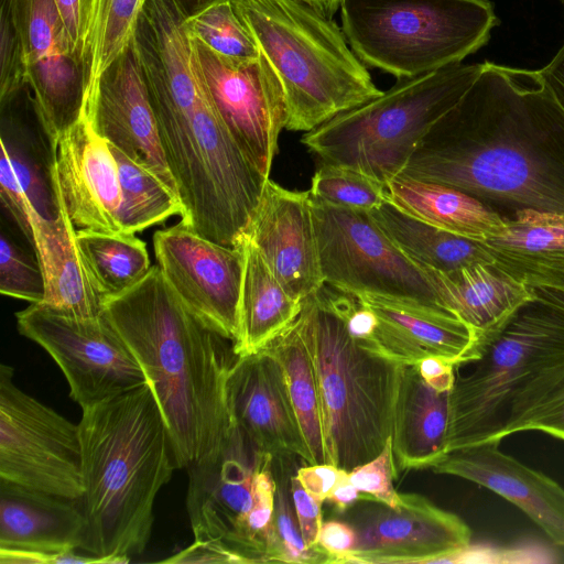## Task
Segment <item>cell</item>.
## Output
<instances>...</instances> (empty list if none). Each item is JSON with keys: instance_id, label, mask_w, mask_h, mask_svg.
<instances>
[{"instance_id": "40", "label": "cell", "mask_w": 564, "mask_h": 564, "mask_svg": "<svg viewBox=\"0 0 564 564\" xmlns=\"http://www.w3.org/2000/svg\"><path fill=\"white\" fill-rule=\"evenodd\" d=\"M0 292L30 303H42L45 295L43 271L31 245L19 243L11 229L1 225Z\"/></svg>"}, {"instance_id": "1", "label": "cell", "mask_w": 564, "mask_h": 564, "mask_svg": "<svg viewBox=\"0 0 564 564\" xmlns=\"http://www.w3.org/2000/svg\"><path fill=\"white\" fill-rule=\"evenodd\" d=\"M398 176L458 188L505 220L564 215V110L540 70L486 61Z\"/></svg>"}, {"instance_id": "3", "label": "cell", "mask_w": 564, "mask_h": 564, "mask_svg": "<svg viewBox=\"0 0 564 564\" xmlns=\"http://www.w3.org/2000/svg\"><path fill=\"white\" fill-rule=\"evenodd\" d=\"M82 411V552L128 563L147 547L155 498L178 468L172 437L148 382Z\"/></svg>"}, {"instance_id": "29", "label": "cell", "mask_w": 564, "mask_h": 564, "mask_svg": "<svg viewBox=\"0 0 564 564\" xmlns=\"http://www.w3.org/2000/svg\"><path fill=\"white\" fill-rule=\"evenodd\" d=\"M237 246L243 253V275L234 351L243 356L259 351L289 327L299 316L303 301L286 291L247 237Z\"/></svg>"}, {"instance_id": "32", "label": "cell", "mask_w": 564, "mask_h": 564, "mask_svg": "<svg viewBox=\"0 0 564 564\" xmlns=\"http://www.w3.org/2000/svg\"><path fill=\"white\" fill-rule=\"evenodd\" d=\"M262 349L271 354L282 367L312 465L326 463L317 384L296 319Z\"/></svg>"}, {"instance_id": "22", "label": "cell", "mask_w": 564, "mask_h": 564, "mask_svg": "<svg viewBox=\"0 0 564 564\" xmlns=\"http://www.w3.org/2000/svg\"><path fill=\"white\" fill-rule=\"evenodd\" d=\"M0 101L1 154L21 186L34 228L40 220L58 217L63 207L55 176L57 141L43 121L28 85Z\"/></svg>"}, {"instance_id": "14", "label": "cell", "mask_w": 564, "mask_h": 564, "mask_svg": "<svg viewBox=\"0 0 564 564\" xmlns=\"http://www.w3.org/2000/svg\"><path fill=\"white\" fill-rule=\"evenodd\" d=\"M346 511L357 535L347 563H442L470 545L462 518L417 494H400L397 507L369 499Z\"/></svg>"}, {"instance_id": "44", "label": "cell", "mask_w": 564, "mask_h": 564, "mask_svg": "<svg viewBox=\"0 0 564 564\" xmlns=\"http://www.w3.org/2000/svg\"><path fill=\"white\" fill-rule=\"evenodd\" d=\"M54 3L75 51L84 61L94 0H54Z\"/></svg>"}, {"instance_id": "9", "label": "cell", "mask_w": 564, "mask_h": 564, "mask_svg": "<svg viewBox=\"0 0 564 564\" xmlns=\"http://www.w3.org/2000/svg\"><path fill=\"white\" fill-rule=\"evenodd\" d=\"M311 200L325 284L443 308L424 271L397 247L370 212L343 208L312 196Z\"/></svg>"}, {"instance_id": "23", "label": "cell", "mask_w": 564, "mask_h": 564, "mask_svg": "<svg viewBox=\"0 0 564 564\" xmlns=\"http://www.w3.org/2000/svg\"><path fill=\"white\" fill-rule=\"evenodd\" d=\"M85 532L79 500L0 479V550L82 551Z\"/></svg>"}, {"instance_id": "19", "label": "cell", "mask_w": 564, "mask_h": 564, "mask_svg": "<svg viewBox=\"0 0 564 564\" xmlns=\"http://www.w3.org/2000/svg\"><path fill=\"white\" fill-rule=\"evenodd\" d=\"M226 391L235 425L260 452L312 465L282 367L271 354L260 349L237 356Z\"/></svg>"}, {"instance_id": "50", "label": "cell", "mask_w": 564, "mask_h": 564, "mask_svg": "<svg viewBox=\"0 0 564 564\" xmlns=\"http://www.w3.org/2000/svg\"><path fill=\"white\" fill-rule=\"evenodd\" d=\"M417 369L426 383L440 392L451 391L455 382L456 366L437 356H426Z\"/></svg>"}, {"instance_id": "13", "label": "cell", "mask_w": 564, "mask_h": 564, "mask_svg": "<svg viewBox=\"0 0 564 564\" xmlns=\"http://www.w3.org/2000/svg\"><path fill=\"white\" fill-rule=\"evenodd\" d=\"M153 248L156 265L181 301L234 346L239 335L241 248L212 241L181 220L155 231Z\"/></svg>"}, {"instance_id": "8", "label": "cell", "mask_w": 564, "mask_h": 564, "mask_svg": "<svg viewBox=\"0 0 564 564\" xmlns=\"http://www.w3.org/2000/svg\"><path fill=\"white\" fill-rule=\"evenodd\" d=\"M339 9L358 58L397 79L462 63L499 24L489 0H341Z\"/></svg>"}, {"instance_id": "27", "label": "cell", "mask_w": 564, "mask_h": 564, "mask_svg": "<svg viewBox=\"0 0 564 564\" xmlns=\"http://www.w3.org/2000/svg\"><path fill=\"white\" fill-rule=\"evenodd\" d=\"M33 231L45 281L42 303L77 316L102 314L105 295L85 261L64 204L58 217L37 221Z\"/></svg>"}, {"instance_id": "11", "label": "cell", "mask_w": 564, "mask_h": 564, "mask_svg": "<svg viewBox=\"0 0 564 564\" xmlns=\"http://www.w3.org/2000/svg\"><path fill=\"white\" fill-rule=\"evenodd\" d=\"M0 479L79 500L84 495L78 424L22 391L0 367Z\"/></svg>"}, {"instance_id": "7", "label": "cell", "mask_w": 564, "mask_h": 564, "mask_svg": "<svg viewBox=\"0 0 564 564\" xmlns=\"http://www.w3.org/2000/svg\"><path fill=\"white\" fill-rule=\"evenodd\" d=\"M484 68L455 64L398 78L376 98L337 115L301 142L322 163L358 170L387 185L397 177L434 123L453 108Z\"/></svg>"}, {"instance_id": "5", "label": "cell", "mask_w": 564, "mask_h": 564, "mask_svg": "<svg viewBox=\"0 0 564 564\" xmlns=\"http://www.w3.org/2000/svg\"><path fill=\"white\" fill-rule=\"evenodd\" d=\"M276 74L285 129L308 132L382 94L337 23L303 0H232Z\"/></svg>"}, {"instance_id": "18", "label": "cell", "mask_w": 564, "mask_h": 564, "mask_svg": "<svg viewBox=\"0 0 564 564\" xmlns=\"http://www.w3.org/2000/svg\"><path fill=\"white\" fill-rule=\"evenodd\" d=\"M245 237L296 299L325 284L310 191H291L269 178Z\"/></svg>"}, {"instance_id": "2", "label": "cell", "mask_w": 564, "mask_h": 564, "mask_svg": "<svg viewBox=\"0 0 564 564\" xmlns=\"http://www.w3.org/2000/svg\"><path fill=\"white\" fill-rule=\"evenodd\" d=\"M104 313L142 368L170 431L178 468L219 453L235 423L227 379L237 355L181 301L158 265L107 296Z\"/></svg>"}, {"instance_id": "16", "label": "cell", "mask_w": 564, "mask_h": 564, "mask_svg": "<svg viewBox=\"0 0 564 564\" xmlns=\"http://www.w3.org/2000/svg\"><path fill=\"white\" fill-rule=\"evenodd\" d=\"M261 452L235 426L218 454L187 468L186 509L196 541L214 542L249 563L245 531L256 502Z\"/></svg>"}, {"instance_id": "6", "label": "cell", "mask_w": 564, "mask_h": 564, "mask_svg": "<svg viewBox=\"0 0 564 564\" xmlns=\"http://www.w3.org/2000/svg\"><path fill=\"white\" fill-rule=\"evenodd\" d=\"M323 286L303 300L296 323L317 384L326 463L351 471L391 437L404 365L360 347Z\"/></svg>"}, {"instance_id": "24", "label": "cell", "mask_w": 564, "mask_h": 564, "mask_svg": "<svg viewBox=\"0 0 564 564\" xmlns=\"http://www.w3.org/2000/svg\"><path fill=\"white\" fill-rule=\"evenodd\" d=\"M420 268L430 280L438 305L470 326L479 339L499 328L534 296L528 285L494 262L448 272Z\"/></svg>"}, {"instance_id": "35", "label": "cell", "mask_w": 564, "mask_h": 564, "mask_svg": "<svg viewBox=\"0 0 564 564\" xmlns=\"http://www.w3.org/2000/svg\"><path fill=\"white\" fill-rule=\"evenodd\" d=\"M323 290L350 336L369 352L404 366L416 365L430 356L379 317L360 294L327 284Z\"/></svg>"}, {"instance_id": "30", "label": "cell", "mask_w": 564, "mask_h": 564, "mask_svg": "<svg viewBox=\"0 0 564 564\" xmlns=\"http://www.w3.org/2000/svg\"><path fill=\"white\" fill-rule=\"evenodd\" d=\"M360 295L379 317L427 355L442 357L455 366L474 357L479 338L453 313L412 300Z\"/></svg>"}, {"instance_id": "49", "label": "cell", "mask_w": 564, "mask_h": 564, "mask_svg": "<svg viewBox=\"0 0 564 564\" xmlns=\"http://www.w3.org/2000/svg\"><path fill=\"white\" fill-rule=\"evenodd\" d=\"M162 563H239L243 561L218 543L196 541Z\"/></svg>"}, {"instance_id": "33", "label": "cell", "mask_w": 564, "mask_h": 564, "mask_svg": "<svg viewBox=\"0 0 564 564\" xmlns=\"http://www.w3.org/2000/svg\"><path fill=\"white\" fill-rule=\"evenodd\" d=\"M85 261L101 293H121L151 269L145 242L134 234L76 230Z\"/></svg>"}, {"instance_id": "39", "label": "cell", "mask_w": 564, "mask_h": 564, "mask_svg": "<svg viewBox=\"0 0 564 564\" xmlns=\"http://www.w3.org/2000/svg\"><path fill=\"white\" fill-rule=\"evenodd\" d=\"M310 194L343 208L372 212L387 199V187L351 167L322 163L312 177Z\"/></svg>"}, {"instance_id": "55", "label": "cell", "mask_w": 564, "mask_h": 564, "mask_svg": "<svg viewBox=\"0 0 564 564\" xmlns=\"http://www.w3.org/2000/svg\"><path fill=\"white\" fill-rule=\"evenodd\" d=\"M328 18H333L334 13L339 9L341 0H303Z\"/></svg>"}, {"instance_id": "34", "label": "cell", "mask_w": 564, "mask_h": 564, "mask_svg": "<svg viewBox=\"0 0 564 564\" xmlns=\"http://www.w3.org/2000/svg\"><path fill=\"white\" fill-rule=\"evenodd\" d=\"M118 166L122 232L135 234L171 216L183 215L181 197L156 175L143 169L116 147L109 144Z\"/></svg>"}, {"instance_id": "56", "label": "cell", "mask_w": 564, "mask_h": 564, "mask_svg": "<svg viewBox=\"0 0 564 564\" xmlns=\"http://www.w3.org/2000/svg\"><path fill=\"white\" fill-rule=\"evenodd\" d=\"M560 1H561L562 6H563V9H564V0H560Z\"/></svg>"}, {"instance_id": "46", "label": "cell", "mask_w": 564, "mask_h": 564, "mask_svg": "<svg viewBox=\"0 0 564 564\" xmlns=\"http://www.w3.org/2000/svg\"><path fill=\"white\" fill-rule=\"evenodd\" d=\"M356 542V532L347 521H323L317 544L333 557L334 563H347Z\"/></svg>"}, {"instance_id": "21", "label": "cell", "mask_w": 564, "mask_h": 564, "mask_svg": "<svg viewBox=\"0 0 564 564\" xmlns=\"http://www.w3.org/2000/svg\"><path fill=\"white\" fill-rule=\"evenodd\" d=\"M482 442L448 451L430 468L485 487L523 511L551 541L564 547V488L545 474Z\"/></svg>"}, {"instance_id": "15", "label": "cell", "mask_w": 564, "mask_h": 564, "mask_svg": "<svg viewBox=\"0 0 564 564\" xmlns=\"http://www.w3.org/2000/svg\"><path fill=\"white\" fill-rule=\"evenodd\" d=\"M18 31L36 108L57 141L84 113L86 78L54 0H3Z\"/></svg>"}, {"instance_id": "36", "label": "cell", "mask_w": 564, "mask_h": 564, "mask_svg": "<svg viewBox=\"0 0 564 564\" xmlns=\"http://www.w3.org/2000/svg\"><path fill=\"white\" fill-rule=\"evenodd\" d=\"M143 1L94 0L84 54L86 97L98 77L130 44Z\"/></svg>"}, {"instance_id": "25", "label": "cell", "mask_w": 564, "mask_h": 564, "mask_svg": "<svg viewBox=\"0 0 564 564\" xmlns=\"http://www.w3.org/2000/svg\"><path fill=\"white\" fill-rule=\"evenodd\" d=\"M449 392L430 387L416 365L403 367L391 434L398 469H430L447 453Z\"/></svg>"}, {"instance_id": "38", "label": "cell", "mask_w": 564, "mask_h": 564, "mask_svg": "<svg viewBox=\"0 0 564 564\" xmlns=\"http://www.w3.org/2000/svg\"><path fill=\"white\" fill-rule=\"evenodd\" d=\"M191 39L232 59L249 61L261 53L250 31L237 14L232 0L217 2L185 20Z\"/></svg>"}, {"instance_id": "10", "label": "cell", "mask_w": 564, "mask_h": 564, "mask_svg": "<svg viewBox=\"0 0 564 564\" xmlns=\"http://www.w3.org/2000/svg\"><path fill=\"white\" fill-rule=\"evenodd\" d=\"M15 318L20 334L57 364L70 398L82 409L147 383L138 360L105 313L77 316L31 303Z\"/></svg>"}, {"instance_id": "4", "label": "cell", "mask_w": 564, "mask_h": 564, "mask_svg": "<svg viewBox=\"0 0 564 564\" xmlns=\"http://www.w3.org/2000/svg\"><path fill=\"white\" fill-rule=\"evenodd\" d=\"M564 379V308L533 296L456 366L447 452L501 442Z\"/></svg>"}, {"instance_id": "31", "label": "cell", "mask_w": 564, "mask_h": 564, "mask_svg": "<svg viewBox=\"0 0 564 564\" xmlns=\"http://www.w3.org/2000/svg\"><path fill=\"white\" fill-rule=\"evenodd\" d=\"M370 213L397 247L420 267L448 272L479 262H492L482 241L424 223L389 199Z\"/></svg>"}, {"instance_id": "26", "label": "cell", "mask_w": 564, "mask_h": 564, "mask_svg": "<svg viewBox=\"0 0 564 564\" xmlns=\"http://www.w3.org/2000/svg\"><path fill=\"white\" fill-rule=\"evenodd\" d=\"M482 241L492 262L529 288L564 291V215L523 210Z\"/></svg>"}, {"instance_id": "48", "label": "cell", "mask_w": 564, "mask_h": 564, "mask_svg": "<svg viewBox=\"0 0 564 564\" xmlns=\"http://www.w3.org/2000/svg\"><path fill=\"white\" fill-rule=\"evenodd\" d=\"M343 471L344 469L324 463L303 466L295 471V476L310 495L323 502L336 486Z\"/></svg>"}, {"instance_id": "43", "label": "cell", "mask_w": 564, "mask_h": 564, "mask_svg": "<svg viewBox=\"0 0 564 564\" xmlns=\"http://www.w3.org/2000/svg\"><path fill=\"white\" fill-rule=\"evenodd\" d=\"M538 430L564 441V379L541 400L519 426Z\"/></svg>"}, {"instance_id": "28", "label": "cell", "mask_w": 564, "mask_h": 564, "mask_svg": "<svg viewBox=\"0 0 564 564\" xmlns=\"http://www.w3.org/2000/svg\"><path fill=\"white\" fill-rule=\"evenodd\" d=\"M386 187L388 199L398 208L455 235L485 241L507 228L502 217L458 188L401 176Z\"/></svg>"}, {"instance_id": "53", "label": "cell", "mask_w": 564, "mask_h": 564, "mask_svg": "<svg viewBox=\"0 0 564 564\" xmlns=\"http://www.w3.org/2000/svg\"><path fill=\"white\" fill-rule=\"evenodd\" d=\"M183 15L188 19L206 8L224 0H173Z\"/></svg>"}, {"instance_id": "12", "label": "cell", "mask_w": 564, "mask_h": 564, "mask_svg": "<svg viewBox=\"0 0 564 564\" xmlns=\"http://www.w3.org/2000/svg\"><path fill=\"white\" fill-rule=\"evenodd\" d=\"M191 42L194 74L243 155L269 178L288 117L276 74L263 55L232 59L195 39Z\"/></svg>"}, {"instance_id": "41", "label": "cell", "mask_w": 564, "mask_h": 564, "mask_svg": "<svg viewBox=\"0 0 564 564\" xmlns=\"http://www.w3.org/2000/svg\"><path fill=\"white\" fill-rule=\"evenodd\" d=\"M395 478L391 437L376 457L349 471L350 481L362 495L390 507H397L400 501L393 485Z\"/></svg>"}, {"instance_id": "45", "label": "cell", "mask_w": 564, "mask_h": 564, "mask_svg": "<svg viewBox=\"0 0 564 564\" xmlns=\"http://www.w3.org/2000/svg\"><path fill=\"white\" fill-rule=\"evenodd\" d=\"M291 494L302 536L311 547L317 545L322 527V501L310 495L295 476H291Z\"/></svg>"}, {"instance_id": "20", "label": "cell", "mask_w": 564, "mask_h": 564, "mask_svg": "<svg viewBox=\"0 0 564 564\" xmlns=\"http://www.w3.org/2000/svg\"><path fill=\"white\" fill-rule=\"evenodd\" d=\"M55 176L76 230L122 232L117 162L84 115L57 140Z\"/></svg>"}, {"instance_id": "52", "label": "cell", "mask_w": 564, "mask_h": 564, "mask_svg": "<svg viewBox=\"0 0 564 564\" xmlns=\"http://www.w3.org/2000/svg\"><path fill=\"white\" fill-rule=\"evenodd\" d=\"M361 496L362 494L350 481L349 471L344 470L326 500L344 512L356 505Z\"/></svg>"}, {"instance_id": "17", "label": "cell", "mask_w": 564, "mask_h": 564, "mask_svg": "<svg viewBox=\"0 0 564 564\" xmlns=\"http://www.w3.org/2000/svg\"><path fill=\"white\" fill-rule=\"evenodd\" d=\"M83 115L97 135L180 196L131 44L98 77L86 97Z\"/></svg>"}, {"instance_id": "47", "label": "cell", "mask_w": 564, "mask_h": 564, "mask_svg": "<svg viewBox=\"0 0 564 564\" xmlns=\"http://www.w3.org/2000/svg\"><path fill=\"white\" fill-rule=\"evenodd\" d=\"M79 550L67 552H41V551H17L0 550L1 564H65V563H98L105 562L87 553H79Z\"/></svg>"}, {"instance_id": "42", "label": "cell", "mask_w": 564, "mask_h": 564, "mask_svg": "<svg viewBox=\"0 0 564 564\" xmlns=\"http://www.w3.org/2000/svg\"><path fill=\"white\" fill-rule=\"evenodd\" d=\"M26 86V67L21 41L6 2L0 13V98Z\"/></svg>"}, {"instance_id": "51", "label": "cell", "mask_w": 564, "mask_h": 564, "mask_svg": "<svg viewBox=\"0 0 564 564\" xmlns=\"http://www.w3.org/2000/svg\"><path fill=\"white\" fill-rule=\"evenodd\" d=\"M539 70L549 90L564 110V44L552 61Z\"/></svg>"}, {"instance_id": "37", "label": "cell", "mask_w": 564, "mask_h": 564, "mask_svg": "<svg viewBox=\"0 0 564 564\" xmlns=\"http://www.w3.org/2000/svg\"><path fill=\"white\" fill-rule=\"evenodd\" d=\"M291 455H273L275 482L274 511L268 544L267 563L322 564L334 563L318 544L311 547L304 541L291 494Z\"/></svg>"}, {"instance_id": "54", "label": "cell", "mask_w": 564, "mask_h": 564, "mask_svg": "<svg viewBox=\"0 0 564 564\" xmlns=\"http://www.w3.org/2000/svg\"><path fill=\"white\" fill-rule=\"evenodd\" d=\"M532 294L543 301L564 308V291L545 289V288H530Z\"/></svg>"}]
</instances>
